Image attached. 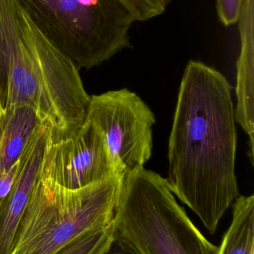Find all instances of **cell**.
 <instances>
[{
	"label": "cell",
	"instance_id": "obj_5",
	"mask_svg": "<svg viewBox=\"0 0 254 254\" xmlns=\"http://www.w3.org/2000/svg\"><path fill=\"white\" fill-rule=\"evenodd\" d=\"M36 26L78 68L90 69L131 47L135 22L120 0H17Z\"/></svg>",
	"mask_w": 254,
	"mask_h": 254
},
{
	"label": "cell",
	"instance_id": "obj_12",
	"mask_svg": "<svg viewBox=\"0 0 254 254\" xmlns=\"http://www.w3.org/2000/svg\"><path fill=\"white\" fill-rule=\"evenodd\" d=\"M114 222L89 231L61 248L54 254H107L114 241Z\"/></svg>",
	"mask_w": 254,
	"mask_h": 254
},
{
	"label": "cell",
	"instance_id": "obj_15",
	"mask_svg": "<svg viewBox=\"0 0 254 254\" xmlns=\"http://www.w3.org/2000/svg\"><path fill=\"white\" fill-rule=\"evenodd\" d=\"M22 164V157L8 171L0 175V209L10 194Z\"/></svg>",
	"mask_w": 254,
	"mask_h": 254
},
{
	"label": "cell",
	"instance_id": "obj_6",
	"mask_svg": "<svg viewBox=\"0 0 254 254\" xmlns=\"http://www.w3.org/2000/svg\"><path fill=\"white\" fill-rule=\"evenodd\" d=\"M86 120L102 133L122 174L144 167L152 157L153 112L128 89L90 96Z\"/></svg>",
	"mask_w": 254,
	"mask_h": 254
},
{
	"label": "cell",
	"instance_id": "obj_13",
	"mask_svg": "<svg viewBox=\"0 0 254 254\" xmlns=\"http://www.w3.org/2000/svg\"><path fill=\"white\" fill-rule=\"evenodd\" d=\"M135 22H146L164 13L171 0H120Z\"/></svg>",
	"mask_w": 254,
	"mask_h": 254
},
{
	"label": "cell",
	"instance_id": "obj_11",
	"mask_svg": "<svg viewBox=\"0 0 254 254\" xmlns=\"http://www.w3.org/2000/svg\"><path fill=\"white\" fill-rule=\"evenodd\" d=\"M218 254H254V196L240 195L233 205V220Z\"/></svg>",
	"mask_w": 254,
	"mask_h": 254
},
{
	"label": "cell",
	"instance_id": "obj_4",
	"mask_svg": "<svg viewBox=\"0 0 254 254\" xmlns=\"http://www.w3.org/2000/svg\"><path fill=\"white\" fill-rule=\"evenodd\" d=\"M123 176L70 190L39 172L10 254H54L80 236L111 223Z\"/></svg>",
	"mask_w": 254,
	"mask_h": 254
},
{
	"label": "cell",
	"instance_id": "obj_14",
	"mask_svg": "<svg viewBox=\"0 0 254 254\" xmlns=\"http://www.w3.org/2000/svg\"><path fill=\"white\" fill-rule=\"evenodd\" d=\"M243 3L244 0H216L219 20L225 26H231L238 22Z\"/></svg>",
	"mask_w": 254,
	"mask_h": 254
},
{
	"label": "cell",
	"instance_id": "obj_1",
	"mask_svg": "<svg viewBox=\"0 0 254 254\" xmlns=\"http://www.w3.org/2000/svg\"><path fill=\"white\" fill-rule=\"evenodd\" d=\"M232 89L217 70L189 61L169 139L170 189L212 235L240 195Z\"/></svg>",
	"mask_w": 254,
	"mask_h": 254
},
{
	"label": "cell",
	"instance_id": "obj_10",
	"mask_svg": "<svg viewBox=\"0 0 254 254\" xmlns=\"http://www.w3.org/2000/svg\"><path fill=\"white\" fill-rule=\"evenodd\" d=\"M43 125L37 112L28 106L0 113V175L19 161Z\"/></svg>",
	"mask_w": 254,
	"mask_h": 254
},
{
	"label": "cell",
	"instance_id": "obj_3",
	"mask_svg": "<svg viewBox=\"0 0 254 254\" xmlns=\"http://www.w3.org/2000/svg\"><path fill=\"white\" fill-rule=\"evenodd\" d=\"M114 254H218L176 201L167 179L144 167L124 175Z\"/></svg>",
	"mask_w": 254,
	"mask_h": 254
},
{
	"label": "cell",
	"instance_id": "obj_9",
	"mask_svg": "<svg viewBox=\"0 0 254 254\" xmlns=\"http://www.w3.org/2000/svg\"><path fill=\"white\" fill-rule=\"evenodd\" d=\"M254 0H244L239 19L241 51L237 61L236 122L249 136L252 161H254Z\"/></svg>",
	"mask_w": 254,
	"mask_h": 254
},
{
	"label": "cell",
	"instance_id": "obj_8",
	"mask_svg": "<svg viewBox=\"0 0 254 254\" xmlns=\"http://www.w3.org/2000/svg\"><path fill=\"white\" fill-rule=\"evenodd\" d=\"M51 135L50 128L43 125L22 155L14 185L0 209V254L11 252L16 230L28 206Z\"/></svg>",
	"mask_w": 254,
	"mask_h": 254
},
{
	"label": "cell",
	"instance_id": "obj_2",
	"mask_svg": "<svg viewBox=\"0 0 254 254\" xmlns=\"http://www.w3.org/2000/svg\"><path fill=\"white\" fill-rule=\"evenodd\" d=\"M90 96L79 68L39 30L17 0H0V113L28 106L52 140L73 137L86 121Z\"/></svg>",
	"mask_w": 254,
	"mask_h": 254
},
{
	"label": "cell",
	"instance_id": "obj_7",
	"mask_svg": "<svg viewBox=\"0 0 254 254\" xmlns=\"http://www.w3.org/2000/svg\"><path fill=\"white\" fill-rule=\"evenodd\" d=\"M51 136L40 167L43 177L76 190L123 175L102 133L89 121L70 138L53 142Z\"/></svg>",
	"mask_w": 254,
	"mask_h": 254
}]
</instances>
